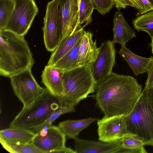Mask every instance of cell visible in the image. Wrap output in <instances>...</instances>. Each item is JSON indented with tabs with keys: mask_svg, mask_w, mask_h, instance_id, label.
<instances>
[{
	"mask_svg": "<svg viewBox=\"0 0 153 153\" xmlns=\"http://www.w3.org/2000/svg\"><path fill=\"white\" fill-rule=\"evenodd\" d=\"M142 92L133 77L111 74L97 85V103L105 117L126 116L132 110Z\"/></svg>",
	"mask_w": 153,
	"mask_h": 153,
	"instance_id": "1",
	"label": "cell"
},
{
	"mask_svg": "<svg viewBox=\"0 0 153 153\" xmlns=\"http://www.w3.org/2000/svg\"><path fill=\"white\" fill-rule=\"evenodd\" d=\"M34 63L32 53L24 36L0 30V74L10 77L31 69Z\"/></svg>",
	"mask_w": 153,
	"mask_h": 153,
	"instance_id": "2",
	"label": "cell"
},
{
	"mask_svg": "<svg viewBox=\"0 0 153 153\" xmlns=\"http://www.w3.org/2000/svg\"><path fill=\"white\" fill-rule=\"evenodd\" d=\"M124 119L125 136L135 137L141 140L144 146H153V87H145L132 110Z\"/></svg>",
	"mask_w": 153,
	"mask_h": 153,
	"instance_id": "3",
	"label": "cell"
},
{
	"mask_svg": "<svg viewBox=\"0 0 153 153\" xmlns=\"http://www.w3.org/2000/svg\"><path fill=\"white\" fill-rule=\"evenodd\" d=\"M92 65L79 66L64 71L63 91L59 97L60 107L74 106L94 93L98 85L93 76Z\"/></svg>",
	"mask_w": 153,
	"mask_h": 153,
	"instance_id": "4",
	"label": "cell"
},
{
	"mask_svg": "<svg viewBox=\"0 0 153 153\" xmlns=\"http://www.w3.org/2000/svg\"><path fill=\"white\" fill-rule=\"evenodd\" d=\"M60 107L59 97L45 88L34 101L23 107L10 123L9 127L30 129L44 122Z\"/></svg>",
	"mask_w": 153,
	"mask_h": 153,
	"instance_id": "5",
	"label": "cell"
},
{
	"mask_svg": "<svg viewBox=\"0 0 153 153\" xmlns=\"http://www.w3.org/2000/svg\"><path fill=\"white\" fill-rule=\"evenodd\" d=\"M14 10L5 28L19 36H24L38 13L34 0H14Z\"/></svg>",
	"mask_w": 153,
	"mask_h": 153,
	"instance_id": "6",
	"label": "cell"
},
{
	"mask_svg": "<svg viewBox=\"0 0 153 153\" xmlns=\"http://www.w3.org/2000/svg\"><path fill=\"white\" fill-rule=\"evenodd\" d=\"M11 84L16 96L27 106L40 96L45 88L40 86L33 76L31 69H27L10 77Z\"/></svg>",
	"mask_w": 153,
	"mask_h": 153,
	"instance_id": "7",
	"label": "cell"
},
{
	"mask_svg": "<svg viewBox=\"0 0 153 153\" xmlns=\"http://www.w3.org/2000/svg\"><path fill=\"white\" fill-rule=\"evenodd\" d=\"M80 1L59 0L58 16L61 41L78 29Z\"/></svg>",
	"mask_w": 153,
	"mask_h": 153,
	"instance_id": "8",
	"label": "cell"
},
{
	"mask_svg": "<svg viewBox=\"0 0 153 153\" xmlns=\"http://www.w3.org/2000/svg\"><path fill=\"white\" fill-rule=\"evenodd\" d=\"M112 41L108 40L99 47L97 56L92 65L93 77L97 85L111 74L115 64L116 50Z\"/></svg>",
	"mask_w": 153,
	"mask_h": 153,
	"instance_id": "9",
	"label": "cell"
},
{
	"mask_svg": "<svg viewBox=\"0 0 153 153\" xmlns=\"http://www.w3.org/2000/svg\"><path fill=\"white\" fill-rule=\"evenodd\" d=\"M59 0H53L49 2L46 7L44 19V42L47 50L53 52L61 41L58 22V7Z\"/></svg>",
	"mask_w": 153,
	"mask_h": 153,
	"instance_id": "10",
	"label": "cell"
},
{
	"mask_svg": "<svg viewBox=\"0 0 153 153\" xmlns=\"http://www.w3.org/2000/svg\"><path fill=\"white\" fill-rule=\"evenodd\" d=\"M66 141V135L58 126L52 125L36 132L31 142L42 153H48L65 147Z\"/></svg>",
	"mask_w": 153,
	"mask_h": 153,
	"instance_id": "11",
	"label": "cell"
},
{
	"mask_svg": "<svg viewBox=\"0 0 153 153\" xmlns=\"http://www.w3.org/2000/svg\"><path fill=\"white\" fill-rule=\"evenodd\" d=\"M124 116L104 117L102 119L98 120V140L109 143L118 141L124 137L126 133Z\"/></svg>",
	"mask_w": 153,
	"mask_h": 153,
	"instance_id": "12",
	"label": "cell"
},
{
	"mask_svg": "<svg viewBox=\"0 0 153 153\" xmlns=\"http://www.w3.org/2000/svg\"><path fill=\"white\" fill-rule=\"evenodd\" d=\"M75 153H117L121 147L120 140L106 143L75 139Z\"/></svg>",
	"mask_w": 153,
	"mask_h": 153,
	"instance_id": "13",
	"label": "cell"
},
{
	"mask_svg": "<svg viewBox=\"0 0 153 153\" xmlns=\"http://www.w3.org/2000/svg\"><path fill=\"white\" fill-rule=\"evenodd\" d=\"M91 32L84 30L78 57L79 66L92 65L97 56L99 48L97 47L96 40H93Z\"/></svg>",
	"mask_w": 153,
	"mask_h": 153,
	"instance_id": "14",
	"label": "cell"
},
{
	"mask_svg": "<svg viewBox=\"0 0 153 153\" xmlns=\"http://www.w3.org/2000/svg\"><path fill=\"white\" fill-rule=\"evenodd\" d=\"M64 71L53 65L45 66L41 75L42 82L54 95L60 97L63 91Z\"/></svg>",
	"mask_w": 153,
	"mask_h": 153,
	"instance_id": "15",
	"label": "cell"
},
{
	"mask_svg": "<svg viewBox=\"0 0 153 153\" xmlns=\"http://www.w3.org/2000/svg\"><path fill=\"white\" fill-rule=\"evenodd\" d=\"M113 37L114 44L125 45L126 42L136 37L135 32L126 21L122 12L117 11L113 18Z\"/></svg>",
	"mask_w": 153,
	"mask_h": 153,
	"instance_id": "16",
	"label": "cell"
},
{
	"mask_svg": "<svg viewBox=\"0 0 153 153\" xmlns=\"http://www.w3.org/2000/svg\"><path fill=\"white\" fill-rule=\"evenodd\" d=\"M118 53L126 62L136 76L147 73L152 56L148 58L139 56L124 45H121Z\"/></svg>",
	"mask_w": 153,
	"mask_h": 153,
	"instance_id": "17",
	"label": "cell"
},
{
	"mask_svg": "<svg viewBox=\"0 0 153 153\" xmlns=\"http://www.w3.org/2000/svg\"><path fill=\"white\" fill-rule=\"evenodd\" d=\"M36 133L31 129L9 127L0 131V141L12 144L32 142Z\"/></svg>",
	"mask_w": 153,
	"mask_h": 153,
	"instance_id": "18",
	"label": "cell"
},
{
	"mask_svg": "<svg viewBox=\"0 0 153 153\" xmlns=\"http://www.w3.org/2000/svg\"><path fill=\"white\" fill-rule=\"evenodd\" d=\"M84 25L76 30L72 35L61 41L56 49L52 52L48 63L52 65L56 63L71 50L81 37L84 31Z\"/></svg>",
	"mask_w": 153,
	"mask_h": 153,
	"instance_id": "19",
	"label": "cell"
},
{
	"mask_svg": "<svg viewBox=\"0 0 153 153\" xmlns=\"http://www.w3.org/2000/svg\"><path fill=\"white\" fill-rule=\"evenodd\" d=\"M97 120L92 117L77 120H68L60 122L58 126L66 136L74 139L82 130Z\"/></svg>",
	"mask_w": 153,
	"mask_h": 153,
	"instance_id": "20",
	"label": "cell"
},
{
	"mask_svg": "<svg viewBox=\"0 0 153 153\" xmlns=\"http://www.w3.org/2000/svg\"><path fill=\"white\" fill-rule=\"evenodd\" d=\"M81 39V37L71 50L52 65L64 71L71 70L79 66L78 57Z\"/></svg>",
	"mask_w": 153,
	"mask_h": 153,
	"instance_id": "21",
	"label": "cell"
},
{
	"mask_svg": "<svg viewBox=\"0 0 153 153\" xmlns=\"http://www.w3.org/2000/svg\"><path fill=\"white\" fill-rule=\"evenodd\" d=\"M121 147L123 148V153H146L143 143L140 139L132 136H126L120 140Z\"/></svg>",
	"mask_w": 153,
	"mask_h": 153,
	"instance_id": "22",
	"label": "cell"
},
{
	"mask_svg": "<svg viewBox=\"0 0 153 153\" xmlns=\"http://www.w3.org/2000/svg\"><path fill=\"white\" fill-rule=\"evenodd\" d=\"M132 23L136 30L145 31L151 37L153 34V10L137 17Z\"/></svg>",
	"mask_w": 153,
	"mask_h": 153,
	"instance_id": "23",
	"label": "cell"
},
{
	"mask_svg": "<svg viewBox=\"0 0 153 153\" xmlns=\"http://www.w3.org/2000/svg\"><path fill=\"white\" fill-rule=\"evenodd\" d=\"M3 147L11 153H42L32 142L26 143L12 144L0 141Z\"/></svg>",
	"mask_w": 153,
	"mask_h": 153,
	"instance_id": "24",
	"label": "cell"
},
{
	"mask_svg": "<svg viewBox=\"0 0 153 153\" xmlns=\"http://www.w3.org/2000/svg\"><path fill=\"white\" fill-rule=\"evenodd\" d=\"M15 6L14 0H0V30L6 26Z\"/></svg>",
	"mask_w": 153,
	"mask_h": 153,
	"instance_id": "25",
	"label": "cell"
},
{
	"mask_svg": "<svg viewBox=\"0 0 153 153\" xmlns=\"http://www.w3.org/2000/svg\"><path fill=\"white\" fill-rule=\"evenodd\" d=\"M75 111L74 106L60 107L54 111L44 122L33 127L30 129L35 133L38 132L45 127L52 125L55 120L61 115L65 113L73 112Z\"/></svg>",
	"mask_w": 153,
	"mask_h": 153,
	"instance_id": "26",
	"label": "cell"
},
{
	"mask_svg": "<svg viewBox=\"0 0 153 153\" xmlns=\"http://www.w3.org/2000/svg\"><path fill=\"white\" fill-rule=\"evenodd\" d=\"M95 9L94 4L92 0H80L79 6V23L78 28L82 27L81 25L86 22H90L91 15Z\"/></svg>",
	"mask_w": 153,
	"mask_h": 153,
	"instance_id": "27",
	"label": "cell"
},
{
	"mask_svg": "<svg viewBox=\"0 0 153 153\" xmlns=\"http://www.w3.org/2000/svg\"><path fill=\"white\" fill-rule=\"evenodd\" d=\"M95 6V9L102 15L109 12L115 4L114 0H92Z\"/></svg>",
	"mask_w": 153,
	"mask_h": 153,
	"instance_id": "28",
	"label": "cell"
},
{
	"mask_svg": "<svg viewBox=\"0 0 153 153\" xmlns=\"http://www.w3.org/2000/svg\"><path fill=\"white\" fill-rule=\"evenodd\" d=\"M138 11L136 15H142L153 10V5L149 0H133Z\"/></svg>",
	"mask_w": 153,
	"mask_h": 153,
	"instance_id": "29",
	"label": "cell"
},
{
	"mask_svg": "<svg viewBox=\"0 0 153 153\" xmlns=\"http://www.w3.org/2000/svg\"><path fill=\"white\" fill-rule=\"evenodd\" d=\"M147 73V78L145 83V87L149 88L153 87V56Z\"/></svg>",
	"mask_w": 153,
	"mask_h": 153,
	"instance_id": "30",
	"label": "cell"
},
{
	"mask_svg": "<svg viewBox=\"0 0 153 153\" xmlns=\"http://www.w3.org/2000/svg\"><path fill=\"white\" fill-rule=\"evenodd\" d=\"M122 4L123 8L124 9L127 6H131L135 8V5L133 0H120Z\"/></svg>",
	"mask_w": 153,
	"mask_h": 153,
	"instance_id": "31",
	"label": "cell"
},
{
	"mask_svg": "<svg viewBox=\"0 0 153 153\" xmlns=\"http://www.w3.org/2000/svg\"><path fill=\"white\" fill-rule=\"evenodd\" d=\"M54 153H75V150L65 146L62 149L55 151Z\"/></svg>",
	"mask_w": 153,
	"mask_h": 153,
	"instance_id": "32",
	"label": "cell"
},
{
	"mask_svg": "<svg viewBox=\"0 0 153 153\" xmlns=\"http://www.w3.org/2000/svg\"><path fill=\"white\" fill-rule=\"evenodd\" d=\"M151 41L150 44L152 48V53H153V34L152 36L151 37Z\"/></svg>",
	"mask_w": 153,
	"mask_h": 153,
	"instance_id": "33",
	"label": "cell"
},
{
	"mask_svg": "<svg viewBox=\"0 0 153 153\" xmlns=\"http://www.w3.org/2000/svg\"><path fill=\"white\" fill-rule=\"evenodd\" d=\"M153 5V0H149Z\"/></svg>",
	"mask_w": 153,
	"mask_h": 153,
	"instance_id": "34",
	"label": "cell"
},
{
	"mask_svg": "<svg viewBox=\"0 0 153 153\" xmlns=\"http://www.w3.org/2000/svg\"></svg>",
	"mask_w": 153,
	"mask_h": 153,
	"instance_id": "35",
	"label": "cell"
}]
</instances>
